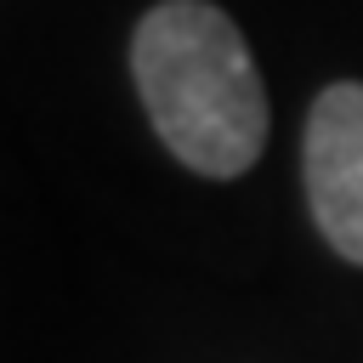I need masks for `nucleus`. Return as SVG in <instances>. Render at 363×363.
I'll list each match as a JSON object with an SVG mask.
<instances>
[{
	"label": "nucleus",
	"instance_id": "2",
	"mask_svg": "<svg viewBox=\"0 0 363 363\" xmlns=\"http://www.w3.org/2000/svg\"><path fill=\"white\" fill-rule=\"evenodd\" d=\"M301 176L318 233L335 255L363 267V85L335 79L318 91L301 136Z\"/></svg>",
	"mask_w": 363,
	"mask_h": 363
},
{
	"label": "nucleus",
	"instance_id": "1",
	"mask_svg": "<svg viewBox=\"0 0 363 363\" xmlns=\"http://www.w3.org/2000/svg\"><path fill=\"white\" fill-rule=\"evenodd\" d=\"M130 74L153 136L193 176L233 182L261 159L267 85L221 6L159 0L130 34Z\"/></svg>",
	"mask_w": 363,
	"mask_h": 363
}]
</instances>
